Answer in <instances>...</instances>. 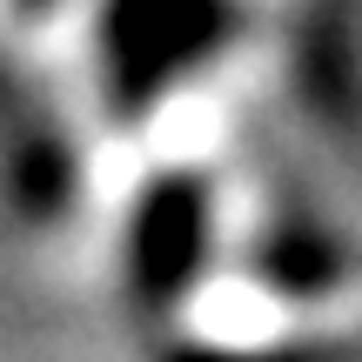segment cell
<instances>
[{
  "label": "cell",
  "instance_id": "obj_4",
  "mask_svg": "<svg viewBox=\"0 0 362 362\" xmlns=\"http://www.w3.org/2000/svg\"><path fill=\"white\" fill-rule=\"evenodd\" d=\"M161 362H349V349H322V342H309V336H282V342H208V336H194V342H181V349H168Z\"/></svg>",
  "mask_w": 362,
  "mask_h": 362
},
{
  "label": "cell",
  "instance_id": "obj_1",
  "mask_svg": "<svg viewBox=\"0 0 362 362\" xmlns=\"http://www.w3.org/2000/svg\"><path fill=\"white\" fill-rule=\"evenodd\" d=\"M228 34V0H107L101 54L121 101L168 94L215 40Z\"/></svg>",
  "mask_w": 362,
  "mask_h": 362
},
{
  "label": "cell",
  "instance_id": "obj_2",
  "mask_svg": "<svg viewBox=\"0 0 362 362\" xmlns=\"http://www.w3.org/2000/svg\"><path fill=\"white\" fill-rule=\"evenodd\" d=\"M208 228H215V208L194 168H161L134 194L128 215V288L141 309H175L188 302L194 275L208 262Z\"/></svg>",
  "mask_w": 362,
  "mask_h": 362
},
{
  "label": "cell",
  "instance_id": "obj_3",
  "mask_svg": "<svg viewBox=\"0 0 362 362\" xmlns=\"http://www.w3.org/2000/svg\"><path fill=\"white\" fill-rule=\"evenodd\" d=\"M74 188V155H67L54 134H21L7 155V194L27 215H54Z\"/></svg>",
  "mask_w": 362,
  "mask_h": 362
}]
</instances>
